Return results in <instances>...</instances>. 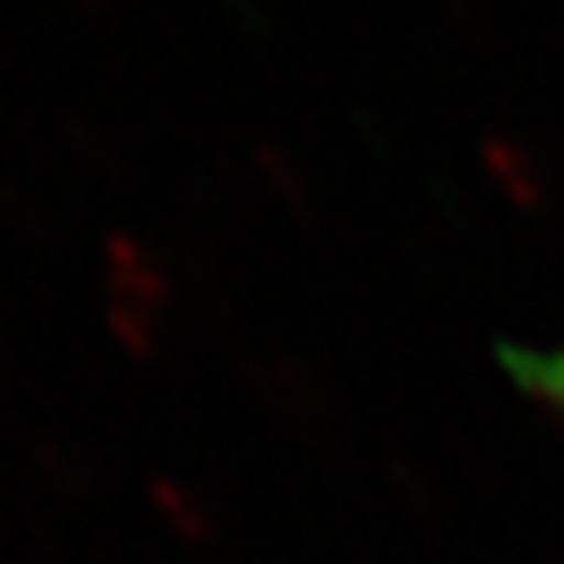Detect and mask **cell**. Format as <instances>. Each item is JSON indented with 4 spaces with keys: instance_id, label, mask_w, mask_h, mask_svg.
<instances>
[{
    "instance_id": "3957f363",
    "label": "cell",
    "mask_w": 564,
    "mask_h": 564,
    "mask_svg": "<svg viewBox=\"0 0 564 564\" xmlns=\"http://www.w3.org/2000/svg\"><path fill=\"white\" fill-rule=\"evenodd\" d=\"M253 165L271 183V192L280 196V205H285L290 214L307 218L316 209V187H312L307 170L294 161V152H285L280 143H253Z\"/></svg>"
},
{
    "instance_id": "7a4b0ae2",
    "label": "cell",
    "mask_w": 564,
    "mask_h": 564,
    "mask_svg": "<svg viewBox=\"0 0 564 564\" xmlns=\"http://www.w3.org/2000/svg\"><path fill=\"white\" fill-rule=\"evenodd\" d=\"M480 165L489 174V183L524 214H538L546 205V174H542V161L516 143V138H502V133H489L480 143Z\"/></svg>"
},
{
    "instance_id": "5b68a950",
    "label": "cell",
    "mask_w": 564,
    "mask_h": 564,
    "mask_svg": "<svg viewBox=\"0 0 564 564\" xmlns=\"http://www.w3.org/2000/svg\"><path fill=\"white\" fill-rule=\"evenodd\" d=\"M445 10H449V19L458 23V32L467 41H476V45H489L494 41V28L485 23V14L471 6V0H445Z\"/></svg>"
},
{
    "instance_id": "6da1fadb",
    "label": "cell",
    "mask_w": 564,
    "mask_h": 564,
    "mask_svg": "<svg viewBox=\"0 0 564 564\" xmlns=\"http://www.w3.org/2000/svg\"><path fill=\"white\" fill-rule=\"evenodd\" d=\"M102 258H107V271H111L116 303L156 307V303L170 299V271L161 267V258L143 240H133L129 231H111L102 240Z\"/></svg>"
},
{
    "instance_id": "277c9868",
    "label": "cell",
    "mask_w": 564,
    "mask_h": 564,
    "mask_svg": "<svg viewBox=\"0 0 564 564\" xmlns=\"http://www.w3.org/2000/svg\"><path fill=\"white\" fill-rule=\"evenodd\" d=\"M111 325L129 347H148L152 343V307H138V303H116L111 307Z\"/></svg>"
},
{
    "instance_id": "8992f818",
    "label": "cell",
    "mask_w": 564,
    "mask_h": 564,
    "mask_svg": "<svg viewBox=\"0 0 564 564\" xmlns=\"http://www.w3.org/2000/svg\"><path fill=\"white\" fill-rule=\"evenodd\" d=\"M76 6H85V10H98V6H107V0H76Z\"/></svg>"
}]
</instances>
